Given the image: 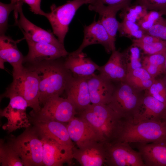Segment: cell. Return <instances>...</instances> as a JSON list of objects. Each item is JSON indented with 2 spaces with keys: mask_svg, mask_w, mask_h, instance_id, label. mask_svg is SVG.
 <instances>
[{
  "mask_svg": "<svg viewBox=\"0 0 166 166\" xmlns=\"http://www.w3.org/2000/svg\"><path fill=\"white\" fill-rule=\"evenodd\" d=\"M25 64V66L37 74L39 84V102L41 106L49 98L60 96L65 92L73 76L65 67L62 58Z\"/></svg>",
  "mask_w": 166,
  "mask_h": 166,
  "instance_id": "cell-1",
  "label": "cell"
},
{
  "mask_svg": "<svg viewBox=\"0 0 166 166\" xmlns=\"http://www.w3.org/2000/svg\"><path fill=\"white\" fill-rule=\"evenodd\" d=\"M165 140V121L159 120L134 123L122 119L116 138L113 142L147 143Z\"/></svg>",
  "mask_w": 166,
  "mask_h": 166,
  "instance_id": "cell-2",
  "label": "cell"
},
{
  "mask_svg": "<svg viewBox=\"0 0 166 166\" xmlns=\"http://www.w3.org/2000/svg\"><path fill=\"white\" fill-rule=\"evenodd\" d=\"M99 133L105 143L114 141L122 118L108 104H91L78 113Z\"/></svg>",
  "mask_w": 166,
  "mask_h": 166,
  "instance_id": "cell-3",
  "label": "cell"
},
{
  "mask_svg": "<svg viewBox=\"0 0 166 166\" xmlns=\"http://www.w3.org/2000/svg\"><path fill=\"white\" fill-rule=\"evenodd\" d=\"M13 81L2 96L6 97L11 94L22 96L27 101L28 107L32 109V115L40 110L39 79L36 73L24 66L19 73L13 75Z\"/></svg>",
  "mask_w": 166,
  "mask_h": 166,
  "instance_id": "cell-4",
  "label": "cell"
},
{
  "mask_svg": "<svg viewBox=\"0 0 166 166\" xmlns=\"http://www.w3.org/2000/svg\"><path fill=\"white\" fill-rule=\"evenodd\" d=\"M26 129L10 143L25 166L44 165L43 144L33 128Z\"/></svg>",
  "mask_w": 166,
  "mask_h": 166,
  "instance_id": "cell-5",
  "label": "cell"
},
{
  "mask_svg": "<svg viewBox=\"0 0 166 166\" xmlns=\"http://www.w3.org/2000/svg\"><path fill=\"white\" fill-rule=\"evenodd\" d=\"M92 1L69 0L61 6H57L53 4L51 6L50 12L46 13L45 17L51 25L53 34L62 44H64L69 25L77 10L84 4H90Z\"/></svg>",
  "mask_w": 166,
  "mask_h": 166,
  "instance_id": "cell-6",
  "label": "cell"
},
{
  "mask_svg": "<svg viewBox=\"0 0 166 166\" xmlns=\"http://www.w3.org/2000/svg\"><path fill=\"white\" fill-rule=\"evenodd\" d=\"M77 114L74 105L67 98L57 96L48 99L40 111L32 116L33 121L52 120L67 123Z\"/></svg>",
  "mask_w": 166,
  "mask_h": 166,
  "instance_id": "cell-7",
  "label": "cell"
},
{
  "mask_svg": "<svg viewBox=\"0 0 166 166\" xmlns=\"http://www.w3.org/2000/svg\"><path fill=\"white\" fill-rule=\"evenodd\" d=\"M140 92L126 82H121L108 105L123 119L130 120L142 97Z\"/></svg>",
  "mask_w": 166,
  "mask_h": 166,
  "instance_id": "cell-8",
  "label": "cell"
},
{
  "mask_svg": "<svg viewBox=\"0 0 166 166\" xmlns=\"http://www.w3.org/2000/svg\"><path fill=\"white\" fill-rule=\"evenodd\" d=\"M106 165L110 166H145L140 154L128 143L113 142L104 144Z\"/></svg>",
  "mask_w": 166,
  "mask_h": 166,
  "instance_id": "cell-9",
  "label": "cell"
},
{
  "mask_svg": "<svg viewBox=\"0 0 166 166\" xmlns=\"http://www.w3.org/2000/svg\"><path fill=\"white\" fill-rule=\"evenodd\" d=\"M6 97L9 98L10 101L7 106L0 111L1 116L7 120L3 128L10 132L21 128H29L30 124L26 113L28 107L26 101L17 94L9 95Z\"/></svg>",
  "mask_w": 166,
  "mask_h": 166,
  "instance_id": "cell-10",
  "label": "cell"
},
{
  "mask_svg": "<svg viewBox=\"0 0 166 166\" xmlns=\"http://www.w3.org/2000/svg\"><path fill=\"white\" fill-rule=\"evenodd\" d=\"M23 3L21 0H18L17 9L19 18L18 19V16H14L15 24L18 26L24 36L23 38L17 40L18 42L23 40H28L37 42L48 43L65 49L64 44L55 37L52 33L34 25L25 17L22 8Z\"/></svg>",
  "mask_w": 166,
  "mask_h": 166,
  "instance_id": "cell-11",
  "label": "cell"
},
{
  "mask_svg": "<svg viewBox=\"0 0 166 166\" xmlns=\"http://www.w3.org/2000/svg\"><path fill=\"white\" fill-rule=\"evenodd\" d=\"M43 144V162L47 166H61L70 164L73 158V147L55 140L41 138Z\"/></svg>",
  "mask_w": 166,
  "mask_h": 166,
  "instance_id": "cell-12",
  "label": "cell"
},
{
  "mask_svg": "<svg viewBox=\"0 0 166 166\" xmlns=\"http://www.w3.org/2000/svg\"><path fill=\"white\" fill-rule=\"evenodd\" d=\"M26 41L29 50L27 55L24 56L23 65L65 57L69 53L65 49L52 44Z\"/></svg>",
  "mask_w": 166,
  "mask_h": 166,
  "instance_id": "cell-13",
  "label": "cell"
},
{
  "mask_svg": "<svg viewBox=\"0 0 166 166\" xmlns=\"http://www.w3.org/2000/svg\"><path fill=\"white\" fill-rule=\"evenodd\" d=\"M84 37L79 48L72 52L78 53L82 52L86 47L94 44H100L108 53L116 50L115 42L108 33L100 22L94 21L90 25L84 26Z\"/></svg>",
  "mask_w": 166,
  "mask_h": 166,
  "instance_id": "cell-14",
  "label": "cell"
},
{
  "mask_svg": "<svg viewBox=\"0 0 166 166\" xmlns=\"http://www.w3.org/2000/svg\"><path fill=\"white\" fill-rule=\"evenodd\" d=\"M70 137L77 147L95 142H105L98 132L87 121L75 117L66 124Z\"/></svg>",
  "mask_w": 166,
  "mask_h": 166,
  "instance_id": "cell-15",
  "label": "cell"
},
{
  "mask_svg": "<svg viewBox=\"0 0 166 166\" xmlns=\"http://www.w3.org/2000/svg\"><path fill=\"white\" fill-rule=\"evenodd\" d=\"M166 111V104L148 93L142 96L132 119V122L162 121Z\"/></svg>",
  "mask_w": 166,
  "mask_h": 166,
  "instance_id": "cell-16",
  "label": "cell"
},
{
  "mask_svg": "<svg viewBox=\"0 0 166 166\" xmlns=\"http://www.w3.org/2000/svg\"><path fill=\"white\" fill-rule=\"evenodd\" d=\"M104 143L91 142L73 148V156L82 166H102L106 165Z\"/></svg>",
  "mask_w": 166,
  "mask_h": 166,
  "instance_id": "cell-17",
  "label": "cell"
},
{
  "mask_svg": "<svg viewBox=\"0 0 166 166\" xmlns=\"http://www.w3.org/2000/svg\"><path fill=\"white\" fill-rule=\"evenodd\" d=\"M87 79L88 77L73 76L65 91L66 98L74 105L78 113L92 104Z\"/></svg>",
  "mask_w": 166,
  "mask_h": 166,
  "instance_id": "cell-18",
  "label": "cell"
},
{
  "mask_svg": "<svg viewBox=\"0 0 166 166\" xmlns=\"http://www.w3.org/2000/svg\"><path fill=\"white\" fill-rule=\"evenodd\" d=\"M34 128L41 138L55 140L61 144L74 147L67 128V123L52 121H34Z\"/></svg>",
  "mask_w": 166,
  "mask_h": 166,
  "instance_id": "cell-19",
  "label": "cell"
},
{
  "mask_svg": "<svg viewBox=\"0 0 166 166\" xmlns=\"http://www.w3.org/2000/svg\"><path fill=\"white\" fill-rule=\"evenodd\" d=\"M18 43L5 34L0 36V67L4 69V63L8 62L13 67V75L20 73L24 67V56L17 47Z\"/></svg>",
  "mask_w": 166,
  "mask_h": 166,
  "instance_id": "cell-20",
  "label": "cell"
},
{
  "mask_svg": "<svg viewBox=\"0 0 166 166\" xmlns=\"http://www.w3.org/2000/svg\"><path fill=\"white\" fill-rule=\"evenodd\" d=\"M101 76L112 82H124L128 73L125 53L115 50L109 60L98 70Z\"/></svg>",
  "mask_w": 166,
  "mask_h": 166,
  "instance_id": "cell-21",
  "label": "cell"
},
{
  "mask_svg": "<svg viewBox=\"0 0 166 166\" xmlns=\"http://www.w3.org/2000/svg\"><path fill=\"white\" fill-rule=\"evenodd\" d=\"M87 81L91 104H108L115 88L113 82L95 74Z\"/></svg>",
  "mask_w": 166,
  "mask_h": 166,
  "instance_id": "cell-22",
  "label": "cell"
},
{
  "mask_svg": "<svg viewBox=\"0 0 166 166\" xmlns=\"http://www.w3.org/2000/svg\"><path fill=\"white\" fill-rule=\"evenodd\" d=\"M64 62L65 67L74 77H88L95 74L100 67L82 52L69 53Z\"/></svg>",
  "mask_w": 166,
  "mask_h": 166,
  "instance_id": "cell-23",
  "label": "cell"
},
{
  "mask_svg": "<svg viewBox=\"0 0 166 166\" xmlns=\"http://www.w3.org/2000/svg\"><path fill=\"white\" fill-rule=\"evenodd\" d=\"M138 143V152L145 166H166V140Z\"/></svg>",
  "mask_w": 166,
  "mask_h": 166,
  "instance_id": "cell-24",
  "label": "cell"
},
{
  "mask_svg": "<svg viewBox=\"0 0 166 166\" xmlns=\"http://www.w3.org/2000/svg\"><path fill=\"white\" fill-rule=\"evenodd\" d=\"M89 9L99 14L98 20L115 42L119 23L116 19V14L120 10L115 8L101 6L92 7L89 8Z\"/></svg>",
  "mask_w": 166,
  "mask_h": 166,
  "instance_id": "cell-25",
  "label": "cell"
},
{
  "mask_svg": "<svg viewBox=\"0 0 166 166\" xmlns=\"http://www.w3.org/2000/svg\"><path fill=\"white\" fill-rule=\"evenodd\" d=\"M155 79L146 69L142 67L128 72L125 82L140 91L148 90Z\"/></svg>",
  "mask_w": 166,
  "mask_h": 166,
  "instance_id": "cell-26",
  "label": "cell"
},
{
  "mask_svg": "<svg viewBox=\"0 0 166 166\" xmlns=\"http://www.w3.org/2000/svg\"><path fill=\"white\" fill-rule=\"evenodd\" d=\"M165 52L147 55L142 57V67L154 78L165 72Z\"/></svg>",
  "mask_w": 166,
  "mask_h": 166,
  "instance_id": "cell-27",
  "label": "cell"
},
{
  "mask_svg": "<svg viewBox=\"0 0 166 166\" xmlns=\"http://www.w3.org/2000/svg\"><path fill=\"white\" fill-rule=\"evenodd\" d=\"M0 163L2 166H24L21 159L10 143H4L0 140Z\"/></svg>",
  "mask_w": 166,
  "mask_h": 166,
  "instance_id": "cell-28",
  "label": "cell"
},
{
  "mask_svg": "<svg viewBox=\"0 0 166 166\" xmlns=\"http://www.w3.org/2000/svg\"><path fill=\"white\" fill-rule=\"evenodd\" d=\"M120 16L125 19L137 23L148 12V10L143 6L136 2L124 8L121 10Z\"/></svg>",
  "mask_w": 166,
  "mask_h": 166,
  "instance_id": "cell-29",
  "label": "cell"
},
{
  "mask_svg": "<svg viewBox=\"0 0 166 166\" xmlns=\"http://www.w3.org/2000/svg\"><path fill=\"white\" fill-rule=\"evenodd\" d=\"M118 31L120 35L133 38L139 39L141 38L145 33L137 23L123 19L119 23Z\"/></svg>",
  "mask_w": 166,
  "mask_h": 166,
  "instance_id": "cell-30",
  "label": "cell"
},
{
  "mask_svg": "<svg viewBox=\"0 0 166 166\" xmlns=\"http://www.w3.org/2000/svg\"><path fill=\"white\" fill-rule=\"evenodd\" d=\"M140 49L138 47L132 44L128 49L127 52V51L124 53L127 63L128 72L142 67Z\"/></svg>",
  "mask_w": 166,
  "mask_h": 166,
  "instance_id": "cell-31",
  "label": "cell"
},
{
  "mask_svg": "<svg viewBox=\"0 0 166 166\" xmlns=\"http://www.w3.org/2000/svg\"><path fill=\"white\" fill-rule=\"evenodd\" d=\"M137 23L145 32L156 23L166 13L159 11L150 10Z\"/></svg>",
  "mask_w": 166,
  "mask_h": 166,
  "instance_id": "cell-32",
  "label": "cell"
},
{
  "mask_svg": "<svg viewBox=\"0 0 166 166\" xmlns=\"http://www.w3.org/2000/svg\"><path fill=\"white\" fill-rule=\"evenodd\" d=\"M17 2L6 4L0 2V34L5 35L8 27V19L10 13L17 8Z\"/></svg>",
  "mask_w": 166,
  "mask_h": 166,
  "instance_id": "cell-33",
  "label": "cell"
},
{
  "mask_svg": "<svg viewBox=\"0 0 166 166\" xmlns=\"http://www.w3.org/2000/svg\"><path fill=\"white\" fill-rule=\"evenodd\" d=\"M148 90V94L166 104V86L163 79H155Z\"/></svg>",
  "mask_w": 166,
  "mask_h": 166,
  "instance_id": "cell-34",
  "label": "cell"
},
{
  "mask_svg": "<svg viewBox=\"0 0 166 166\" xmlns=\"http://www.w3.org/2000/svg\"><path fill=\"white\" fill-rule=\"evenodd\" d=\"M147 55L164 53L166 51V41L161 40L149 44L133 43Z\"/></svg>",
  "mask_w": 166,
  "mask_h": 166,
  "instance_id": "cell-35",
  "label": "cell"
},
{
  "mask_svg": "<svg viewBox=\"0 0 166 166\" xmlns=\"http://www.w3.org/2000/svg\"><path fill=\"white\" fill-rule=\"evenodd\" d=\"M165 16L146 31L145 34L154 36L162 40L166 41V16L164 17Z\"/></svg>",
  "mask_w": 166,
  "mask_h": 166,
  "instance_id": "cell-36",
  "label": "cell"
},
{
  "mask_svg": "<svg viewBox=\"0 0 166 166\" xmlns=\"http://www.w3.org/2000/svg\"><path fill=\"white\" fill-rule=\"evenodd\" d=\"M132 0H92L89 5L115 8L121 10L131 4Z\"/></svg>",
  "mask_w": 166,
  "mask_h": 166,
  "instance_id": "cell-37",
  "label": "cell"
},
{
  "mask_svg": "<svg viewBox=\"0 0 166 166\" xmlns=\"http://www.w3.org/2000/svg\"><path fill=\"white\" fill-rule=\"evenodd\" d=\"M148 10L161 11L166 13V0H136Z\"/></svg>",
  "mask_w": 166,
  "mask_h": 166,
  "instance_id": "cell-38",
  "label": "cell"
},
{
  "mask_svg": "<svg viewBox=\"0 0 166 166\" xmlns=\"http://www.w3.org/2000/svg\"><path fill=\"white\" fill-rule=\"evenodd\" d=\"M23 3L27 4L30 7V9L34 14L45 16V13L41 8V0H21Z\"/></svg>",
  "mask_w": 166,
  "mask_h": 166,
  "instance_id": "cell-39",
  "label": "cell"
},
{
  "mask_svg": "<svg viewBox=\"0 0 166 166\" xmlns=\"http://www.w3.org/2000/svg\"><path fill=\"white\" fill-rule=\"evenodd\" d=\"M162 40L160 39L150 35L145 34L139 39H133V43L149 44Z\"/></svg>",
  "mask_w": 166,
  "mask_h": 166,
  "instance_id": "cell-40",
  "label": "cell"
},
{
  "mask_svg": "<svg viewBox=\"0 0 166 166\" xmlns=\"http://www.w3.org/2000/svg\"><path fill=\"white\" fill-rule=\"evenodd\" d=\"M162 121L166 122V111L163 117Z\"/></svg>",
  "mask_w": 166,
  "mask_h": 166,
  "instance_id": "cell-41",
  "label": "cell"
},
{
  "mask_svg": "<svg viewBox=\"0 0 166 166\" xmlns=\"http://www.w3.org/2000/svg\"><path fill=\"white\" fill-rule=\"evenodd\" d=\"M165 72H166V51L165 52Z\"/></svg>",
  "mask_w": 166,
  "mask_h": 166,
  "instance_id": "cell-42",
  "label": "cell"
},
{
  "mask_svg": "<svg viewBox=\"0 0 166 166\" xmlns=\"http://www.w3.org/2000/svg\"><path fill=\"white\" fill-rule=\"evenodd\" d=\"M166 86V76L163 79Z\"/></svg>",
  "mask_w": 166,
  "mask_h": 166,
  "instance_id": "cell-43",
  "label": "cell"
},
{
  "mask_svg": "<svg viewBox=\"0 0 166 166\" xmlns=\"http://www.w3.org/2000/svg\"><path fill=\"white\" fill-rule=\"evenodd\" d=\"M18 0H14L12 2H18Z\"/></svg>",
  "mask_w": 166,
  "mask_h": 166,
  "instance_id": "cell-44",
  "label": "cell"
},
{
  "mask_svg": "<svg viewBox=\"0 0 166 166\" xmlns=\"http://www.w3.org/2000/svg\"><path fill=\"white\" fill-rule=\"evenodd\" d=\"M14 0H11V2H12Z\"/></svg>",
  "mask_w": 166,
  "mask_h": 166,
  "instance_id": "cell-45",
  "label": "cell"
}]
</instances>
